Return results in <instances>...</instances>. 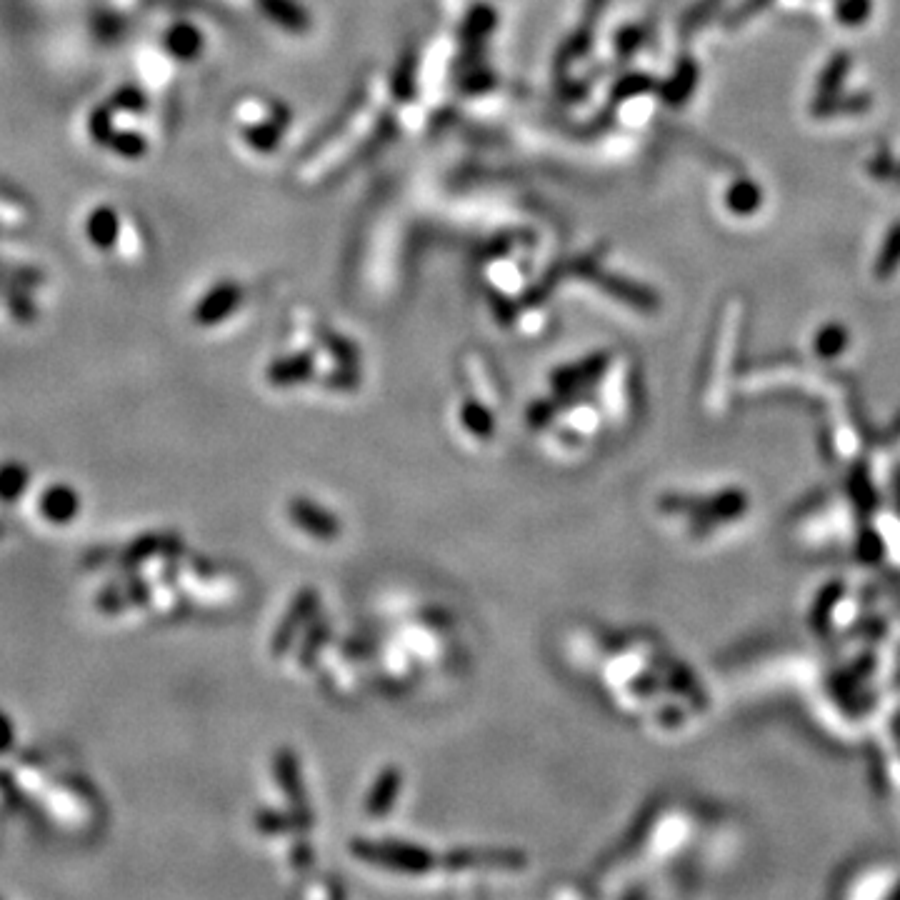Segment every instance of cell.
<instances>
[{
	"label": "cell",
	"instance_id": "cell-9",
	"mask_svg": "<svg viewBox=\"0 0 900 900\" xmlns=\"http://www.w3.org/2000/svg\"><path fill=\"white\" fill-rule=\"evenodd\" d=\"M763 205V188L750 178L735 180L725 193V208L733 215H753Z\"/></svg>",
	"mask_w": 900,
	"mask_h": 900
},
{
	"label": "cell",
	"instance_id": "cell-6",
	"mask_svg": "<svg viewBox=\"0 0 900 900\" xmlns=\"http://www.w3.org/2000/svg\"><path fill=\"white\" fill-rule=\"evenodd\" d=\"M873 100L870 95L865 93H853V95H843V93H835L828 95V98H815L813 105H810V113L815 118H838V115H860V113H868Z\"/></svg>",
	"mask_w": 900,
	"mask_h": 900
},
{
	"label": "cell",
	"instance_id": "cell-15",
	"mask_svg": "<svg viewBox=\"0 0 900 900\" xmlns=\"http://www.w3.org/2000/svg\"><path fill=\"white\" fill-rule=\"evenodd\" d=\"M833 13L845 28H860L873 13V0H835Z\"/></svg>",
	"mask_w": 900,
	"mask_h": 900
},
{
	"label": "cell",
	"instance_id": "cell-16",
	"mask_svg": "<svg viewBox=\"0 0 900 900\" xmlns=\"http://www.w3.org/2000/svg\"><path fill=\"white\" fill-rule=\"evenodd\" d=\"M460 415H463V425L473 435H478V438H490L493 435V418H490L485 405H480L478 400H465L463 408H460Z\"/></svg>",
	"mask_w": 900,
	"mask_h": 900
},
{
	"label": "cell",
	"instance_id": "cell-7",
	"mask_svg": "<svg viewBox=\"0 0 900 900\" xmlns=\"http://www.w3.org/2000/svg\"><path fill=\"white\" fill-rule=\"evenodd\" d=\"M400 788H403V773H400L395 765H390V768H385L383 773L378 775L375 785L370 788L368 800H365V813L368 815L388 813L390 805L395 803V795H398Z\"/></svg>",
	"mask_w": 900,
	"mask_h": 900
},
{
	"label": "cell",
	"instance_id": "cell-21",
	"mask_svg": "<svg viewBox=\"0 0 900 900\" xmlns=\"http://www.w3.org/2000/svg\"><path fill=\"white\" fill-rule=\"evenodd\" d=\"M325 638H328V628H325V625H315V628L310 630L308 638H305V643L300 645V660H303V665L313 663L315 653L323 648Z\"/></svg>",
	"mask_w": 900,
	"mask_h": 900
},
{
	"label": "cell",
	"instance_id": "cell-11",
	"mask_svg": "<svg viewBox=\"0 0 900 900\" xmlns=\"http://www.w3.org/2000/svg\"><path fill=\"white\" fill-rule=\"evenodd\" d=\"M848 73H850V55L835 53L833 58L825 63V68L820 70L818 83H815V98H828V95L843 93Z\"/></svg>",
	"mask_w": 900,
	"mask_h": 900
},
{
	"label": "cell",
	"instance_id": "cell-4",
	"mask_svg": "<svg viewBox=\"0 0 900 900\" xmlns=\"http://www.w3.org/2000/svg\"><path fill=\"white\" fill-rule=\"evenodd\" d=\"M288 513H290V518H293V523L298 525V528H303L305 533L315 535V538L333 540V538H338L340 533H343V528H340V523H338V518H335V515H330L328 510L318 508V505L308 503V500H305V498H293V500H290Z\"/></svg>",
	"mask_w": 900,
	"mask_h": 900
},
{
	"label": "cell",
	"instance_id": "cell-19",
	"mask_svg": "<svg viewBox=\"0 0 900 900\" xmlns=\"http://www.w3.org/2000/svg\"><path fill=\"white\" fill-rule=\"evenodd\" d=\"M115 228H118V223H115V215L110 213V210H98V213L93 215V218H90V235H93V240L98 245H110L113 243V235H115Z\"/></svg>",
	"mask_w": 900,
	"mask_h": 900
},
{
	"label": "cell",
	"instance_id": "cell-18",
	"mask_svg": "<svg viewBox=\"0 0 900 900\" xmlns=\"http://www.w3.org/2000/svg\"><path fill=\"white\" fill-rule=\"evenodd\" d=\"M845 343H848L845 328H840V325H825L818 333V338H815V350L820 355H825V358H830V355H838L845 348Z\"/></svg>",
	"mask_w": 900,
	"mask_h": 900
},
{
	"label": "cell",
	"instance_id": "cell-10",
	"mask_svg": "<svg viewBox=\"0 0 900 900\" xmlns=\"http://www.w3.org/2000/svg\"><path fill=\"white\" fill-rule=\"evenodd\" d=\"M695 85H698V65L690 58H683V63L675 68V73L670 75L668 83L663 85V98L670 105H683L688 100V95L693 93Z\"/></svg>",
	"mask_w": 900,
	"mask_h": 900
},
{
	"label": "cell",
	"instance_id": "cell-3",
	"mask_svg": "<svg viewBox=\"0 0 900 900\" xmlns=\"http://www.w3.org/2000/svg\"><path fill=\"white\" fill-rule=\"evenodd\" d=\"M448 868H503L520 870L525 865L523 853L518 850H490V848H463L453 850L443 858Z\"/></svg>",
	"mask_w": 900,
	"mask_h": 900
},
{
	"label": "cell",
	"instance_id": "cell-2",
	"mask_svg": "<svg viewBox=\"0 0 900 900\" xmlns=\"http://www.w3.org/2000/svg\"><path fill=\"white\" fill-rule=\"evenodd\" d=\"M315 605H318V595H315L313 588H305V590H300L298 595H295V600H293V603H290V608L285 610L283 620H280L278 630H275L273 643H270V653H273L275 658H278V655H283L285 650H288L290 645H293L295 635L300 633V628H303V625H305V620H308L310 615H313Z\"/></svg>",
	"mask_w": 900,
	"mask_h": 900
},
{
	"label": "cell",
	"instance_id": "cell-17",
	"mask_svg": "<svg viewBox=\"0 0 900 900\" xmlns=\"http://www.w3.org/2000/svg\"><path fill=\"white\" fill-rule=\"evenodd\" d=\"M235 298H238V295H235L233 288H218L208 300H205L203 310H198V318H203L205 323H213L218 315L228 313V310L233 308Z\"/></svg>",
	"mask_w": 900,
	"mask_h": 900
},
{
	"label": "cell",
	"instance_id": "cell-14",
	"mask_svg": "<svg viewBox=\"0 0 900 900\" xmlns=\"http://www.w3.org/2000/svg\"><path fill=\"white\" fill-rule=\"evenodd\" d=\"M900 268V220L888 230L883 245L878 250V258H875L873 273L878 280H888L890 275H895V270Z\"/></svg>",
	"mask_w": 900,
	"mask_h": 900
},
{
	"label": "cell",
	"instance_id": "cell-20",
	"mask_svg": "<svg viewBox=\"0 0 900 900\" xmlns=\"http://www.w3.org/2000/svg\"><path fill=\"white\" fill-rule=\"evenodd\" d=\"M720 5H723V0H698V3H695L693 8L685 13L683 23H680L683 33H690V30L698 28L700 23H705V20H708L710 15L720 8Z\"/></svg>",
	"mask_w": 900,
	"mask_h": 900
},
{
	"label": "cell",
	"instance_id": "cell-26",
	"mask_svg": "<svg viewBox=\"0 0 900 900\" xmlns=\"http://www.w3.org/2000/svg\"><path fill=\"white\" fill-rule=\"evenodd\" d=\"M895 178L900 180V165H898V168H895Z\"/></svg>",
	"mask_w": 900,
	"mask_h": 900
},
{
	"label": "cell",
	"instance_id": "cell-13",
	"mask_svg": "<svg viewBox=\"0 0 900 900\" xmlns=\"http://www.w3.org/2000/svg\"><path fill=\"white\" fill-rule=\"evenodd\" d=\"M603 368H605V355H595V358L585 360V363H580V365H573V368L558 370V373H555V388H558L560 393H568V390H573V388H578V385L593 380Z\"/></svg>",
	"mask_w": 900,
	"mask_h": 900
},
{
	"label": "cell",
	"instance_id": "cell-12",
	"mask_svg": "<svg viewBox=\"0 0 900 900\" xmlns=\"http://www.w3.org/2000/svg\"><path fill=\"white\" fill-rule=\"evenodd\" d=\"M313 373V360L310 355H295V358L275 360L268 368V380L273 385H293L305 380Z\"/></svg>",
	"mask_w": 900,
	"mask_h": 900
},
{
	"label": "cell",
	"instance_id": "cell-5",
	"mask_svg": "<svg viewBox=\"0 0 900 900\" xmlns=\"http://www.w3.org/2000/svg\"><path fill=\"white\" fill-rule=\"evenodd\" d=\"M273 770L275 778H278V785L283 788V793L288 795L290 803H293L295 808H308V805H305V788L303 778H300V765L293 750L288 748L278 750L273 760Z\"/></svg>",
	"mask_w": 900,
	"mask_h": 900
},
{
	"label": "cell",
	"instance_id": "cell-24",
	"mask_svg": "<svg viewBox=\"0 0 900 900\" xmlns=\"http://www.w3.org/2000/svg\"><path fill=\"white\" fill-rule=\"evenodd\" d=\"M555 410H558L555 403H535L533 408L528 410V423L533 425V428H545V425L553 420Z\"/></svg>",
	"mask_w": 900,
	"mask_h": 900
},
{
	"label": "cell",
	"instance_id": "cell-1",
	"mask_svg": "<svg viewBox=\"0 0 900 900\" xmlns=\"http://www.w3.org/2000/svg\"><path fill=\"white\" fill-rule=\"evenodd\" d=\"M350 853L363 863L380 865L385 870H400V873H425L438 860L430 850L418 848L408 843H370V840H353Z\"/></svg>",
	"mask_w": 900,
	"mask_h": 900
},
{
	"label": "cell",
	"instance_id": "cell-22",
	"mask_svg": "<svg viewBox=\"0 0 900 900\" xmlns=\"http://www.w3.org/2000/svg\"><path fill=\"white\" fill-rule=\"evenodd\" d=\"M770 3H773V0H743V3H740L738 8H735L733 13L728 15V25H740V23H745V20L753 18L755 13H760V10L768 8Z\"/></svg>",
	"mask_w": 900,
	"mask_h": 900
},
{
	"label": "cell",
	"instance_id": "cell-25",
	"mask_svg": "<svg viewBox=\"0 0 900 900\" xmlns=\"http://www.w3.org/2000/svg\"><path fill=\"white\" fill-rule=\"evenodd\" d=\"M895 168H898V165L893 163V158H890L888 153H878L875 155L873 160H870V173L875 175V178H890V175H895Z\"/></svg>",
	"mask_w": 900,
	"mask_h": 900
},
{
	"label": "cell",
	"instance_id": "cell-23",
	"mask_svg": "<svg viewBox=\"0 0 900 900\" xmlns=\"http://www.w3.org/2000/svg\"><path fill=\"white\" fill-rule=\"evenodd\" d=\"M170 48H173L178 55H190L195 48H198V40H195V35H190L188 28H178L173 35H170Z\"/></svg>",
	"mask_w": 900,
	"mask_h": 900
},
{
	"label": "cell",
	"instance_id": "cell-8",
	"mask_svg": "<svg viewBox=\"0 0 900 900\" xmlns=\"http://www.w3.org/2000/svg\"><path fill=\"white\" fill-rule=\"evenodd\" d=\"M255 828L265 835H278V833H290V830L300 828L303 833H308L313 828V813L308 808H295V813H273V810H263L255 820Z\"/></svg>",
	"mask_w": 900,
	"mask_h": 900
}]
</instances>
